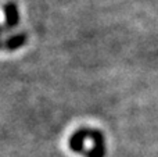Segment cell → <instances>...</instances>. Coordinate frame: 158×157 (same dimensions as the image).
<instances>
[{
  "label": "cell",
  "mask_w": 158,
  "mask_h": 157,
  "mask_svg": "<svg viewBox=\"0 0 158 157\" xmlns=\"http://www.w3.org/2000/svg\"><path fill=\"white\" fill-rule=\"evenodd\" d=\"M89 141L93 142L92 149H87L83 153L85 157H106L107 146L104 134L97 128H90L89 129Z\"/></svg>",
  "instance_id": "cell-1"
},
{
  "label": "cell",
  "mask_w": 158,
  "mask_h": 157,
  "mask_svg": "<svg viewBox=\"0 0 158 157\" xmlns=\"http://www.w3.org/2000/svg\"><path fill=\"white\" fill-rule=\"evenodd\" d=\"M3 13H4V24H3V29L4 32H10L14 28L19 25V10L15 2H7L3 6Z\"/></svg>",
  "instance_id": "cell-2"
},
{
  "label": "cell",
  "mask_w": 158,
  "mask_h": 157,
  "mask_svg": "<svg viewBox=\"0 0 158 157\" xmlns=\"http://www.w3.org/2000/svg\"><path fill=\"white\" fill-rule=\"evenodd\" d=\"M89 129L90 128L82 127L71 134V136L68 139V146L71 152L78 153V155H83L86 152L85 143H86V141H89Z\"/></svg>",
  "instance_id": "cell-3"
},
{
  "label": "cell",
  "mask_w": 158,
  "mask_h": 157,
  "mask_svg": "<svg viewBox=\"0 0 158 157\" xmlns=\"http://www.w3.org/2000/svg\"><path fill=\"white\" fill-rule=\"evenodd\" d=\"M28 40V35L27 32H17V33H11L7 39L4 40V50L7 52H15V50L21 49Z\"/></svg>",
  "instance_id": "cell-4"
},
{
  "label": "cell",
  "mask_w": 158,
  "mask_h": 157,
  "mask_svg": "<svg viewBox=\"0 0 158 157\" xmlns=\"http://www.w3.org/2000/svg\"><path fill=\"white\" fill-rule=\"evenodd\" d=\"M3 32H4V29H3V25H0V50L4 49V42L2 40V35H3Z\"/></svg>",
  "instance_id": "cell-5"
}]
</instances>
